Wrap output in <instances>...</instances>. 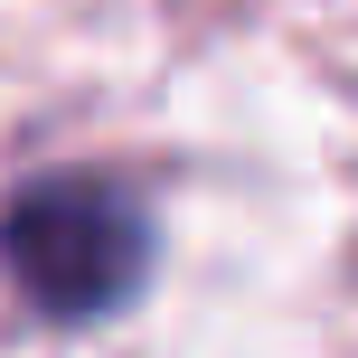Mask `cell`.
Returning a JSON list of instances; mask_svg holds the SVG:
<instances>
[{"mask_svg": "<svg viewBox=\"0 0 358 358\" xmlns=\"http://www.w3.org/2000/svg\"><path fill=\"white\" fill-rule=\"evenodd\" d=\"M0 264L57 321H94V311L132 302L151 273V217L123 179L94 170H48L0 208Z\"/></svg>", "mask_w": 358, "mask_h": 358, "instance_id": "1", "label": "cell"}]
</instances>
